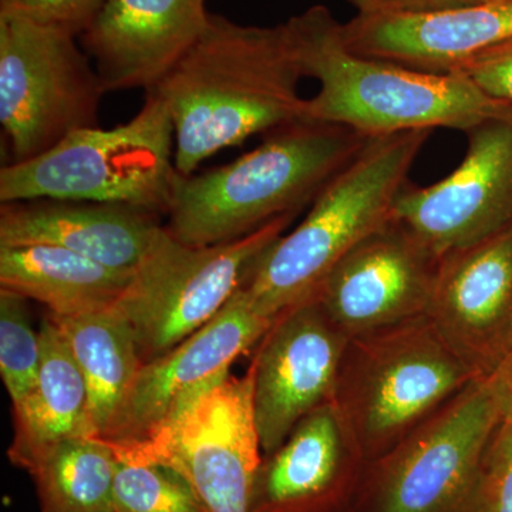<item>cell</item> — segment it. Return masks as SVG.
Listing matches in <instances>:
<instances>
[{
    "label": "cell",
    "mask_w": 512,
    "mask_h": 512,
    "mask_svg": "<svg viewBox=\"0 0 512 512\" xmlns=\"http://www.w3.org/2000/svg\"><path fill=\"white\" fill-rule=\"evenodd\" d=\"M302 74L285 25H238L221 15L150 92L170 110L175 168L183 177L255 134L303 119Z\"/></svg>",
    "instance_id": "obj_1"
},
{
    "label": "cell",
    "mask_w": 512,
    "mask_h": 512,
    "mask_svg": "<svg viewBox=\"0 0 512 512\" xmlns=\"http://www.w3.org/2000/svg\"><path fill=\"white\" fill-rule=\"evenodd\" d=\"M284 25L302 77L319 83L318 93L303 103L305 120L379 137L436 128L467 133L512 111L460 73L423 72L357 55L326 6H312Z\"/></svg>",
    "instance_id": "obj_2"
},
{
    "label": "cell",
    "mask_w": 512,
    "mask_h": 512,
    "mask_svg": "<svg viewBox=\"0 0 512 512\" xmlns=\"http://www.w3.org/2000/svg\"><path fill=\"white\" fill-rule=\"evenodd\" d=\"M370 137L299 120L222 167L178 177L167 231L190 247L235 241L289 212H301Z\"/></svg>",
    "instance_id": "obj_3"
},
{
    "label": "cell",
    "mask_w": 512,
    "mask_h": 512,
    "mask_svg": "<svg viewBox=\"0 0 512 512\" xmlns=\"http://www.w3.org/2000/svg\"><path fill=\"white\" fill-rule=\"evenodd\" d=\"M431 133L404 131L366 141L316 195L305 220L255 262L244 289L256 311L276 318L313 298L343 256L392 220Z\"/></svg>",
    "instance_id": "obj_4"
},
{
    "label": "cell",
    "mask_w": 512,
    "mask_h": 512,
    "mask_svg": "<svg viewBox=\"0 0 512 512\" xmlns=\"http://www.w3.org/2000/svg\"><path fill=\"white\" fill-rule=\"evenodd\" d=\"M476 380L429 316L352 336L333 403L367 461L383 456Z\"/></svg>",
    "instance_id": "obj_5"
},
{
    "label": "cell",
    "mask_w": 512,
    "mask_h": 512,
    "mask_svg": "<svg viewBox=\"0 0 512 512\" xmlns=\"http://www.w3.org/2000/svg\"><path fill=\"white\" fill-rule=\"evenodd\" d=\"M170 110L153 92L127 123L90 127L52 150L0 170V202L72 200L123 204L167 215L178 174Z\"/></svg>",
    "instance_id": "obj_6"
},
{
    "label": "cell",
    "mask_w": 512,
    "mask_h": 512,
    "mask_svg": "<svg viewBox=\"0 0 512 512\" xmlns=\"http://www.w3.org/2000/svg\"><path fill=\"white\" fill-rule=\"evenodd\" d=\"M503 419L493 377L473 380L367 461L356 512H471L485 451Z\"/></svg>",
    "instance_id": "obj_7"
},
{
    "label": "cell",
    "mask_w": 512,
    "mask_h": 512,
    "mask_svg": "<svg viewBox=\"0 0 512 512\" xmlns=\"http://www.w3.org/2000/svg\"><path fill=\"white\" fill-rule=\"evenodd\" d=\"M298 214L289 212L247 237L210 247L185 245L164 225L116 305L133 329L144 365L211 322Z\"/></svg>",
    "instance_id": "obj_8"
},
{
    "label": "cell",
    "mask_w": 512,
    "mask_h": 512,
    "mask_svg": "<svg viewBox=\"0 0 512 512\" xmlns=\"http://www.w3.org/2000/svg\"><path fill=\"white\" fill-rule=\"evenodd\" d=\"M103 84L76 36L0 16V123L12 161L25 163L64 138L99 126Z\"/></svg>",
    "instance_id": "obj_9"
},
{
    "label": "cell",
    "mask_w": 512,
    "mask_h": 512,
    "mask_svg": "<svg viewBox=\"0 0 512 512\" xmlns=\"http://www.w3.org/2000/svg\"><path fill=\"white\" fill-rule=\"evenodd\" d=\"M261 451L254 376L248 369L247 375L229 376L202 394L154 439L114 453L119 461L171 468L208 512H247L264 460Z\"/></svg>",
    "instance_id": "obj_10"
},
{
    "label": "cell",
    "mask_w": 512,
    "mask_h": 512,
    "mask_svg": "<svg viewBox=\"0 0 512 512\" xmlns=\"http://www.w3.org/2000/svg\"><path fill=\"white\" fill-rule=\"evenodd\" d=\"M276 318L256 311L242 286L211 322L143 366L119 419L101 440L126 450L154 439L231 376L232 365L264 338Z\"/></svg>",
    "instance_id": "obj_11"
},
{
    "label": "cell",
    "mask_w": 512,
    "mask_h": 512,
    "mask_svg": "<svg viewBox=\"0 0 512 512\" xmlns=\"http://www.w3.org/2000/svg\"><path fill=\"white\" fill-rule=\"evenodd\" d=\"M349 339L313 296L279 313L259 340L249 370L264 456L281 447L306 416L333 402Z\"/></svg>",
    "instance_id": "obj_12"
},
{
    "label": "cell",
    "mask_w": 512,
    "mask_h": 512,
    "mask_svg": "<svg viewBox=\"0 0 512 512\" xmlns=\"http://www.w3.org/2000/svg\"><path fill=\"white\" fill-rule=\"evenodd\" d=\"M466 136L458 167L427 187L407 184L394 205L393 217L441 256L512 227V111Z\"/></svg>",
    "instance_id": "obj_13"
},
{
    "label": "cell",
    "mask_w": 512,
    "mask_h": 512,
    "mask_svg": "<svg viewBox=\"0 0 512 512\" xmlns=\"http://www.w3.org/2000/svg\"><path fill=\"white\" fill-rule=\"evenodd\" d=\"M441 255L392 218L343 256L315 298L352 336L427 315Z\"/></svg>",
    "instance_id": "obj_14"
},
{
    "label": "cell",
    "mask_w": 512,
    "mask_h": 512,
    "mask_svg": "<svg viewBox=\"0 0 512 512\" xmlns=\"http://www.w3.org/2000/svg\"><path fill=\"white\" fill-rule=\"evenodd\" d=\"M427 316L476 379L512 349V227L441 256Z\"/></svg>",
    "instance_id": "obj_15"
},
{
    "label": "cell",
    "mask_w": 512,
    "mask_h": 512,
    "mask_svg": "<svg viewBox=\"0 0 512 512\" xmlns=\"http://www.w3.org/2000/svg\"><path fill=\"white\" fill-rule=\"evenodd\" d=\"M366 466L338 407L325 404L266 454L247 512H356Z\"/></svg>",
    "instance_id": "obj_16"
},
{
    "label": "cell",
    "mask_w": 512,
    "mask_h": 512,
    "mask_svg": "<svg viewBox=\"0 0 512 512\" xmlns=\"http://www.w3.org/2000/svg\"><path fill=\"white\" fill-rule=\"evenodd\" d=\"M205 0H104L80 40L104 92H150L197 42Z\"/></svg>",
    "instance_id": "obj_17"
},
{
    "label": "cell",
    "mask_w": 512,
    "mask_h": 512,
    "mask_svg": "<svg viewBox=\"0 0 512 512\" xmlns=\"http://www.w3.org/2000/svg\"><path fill=\"white\" fill-rule=\"evenodd\" d=\"M357 55L423 72H456L467 59L512 39V0L433 12L376 10L342 23Z\"/></svg>",
    "instance_id": "obj_18"
},
{
    "label": "cell",
    "mask_w": 512,
    "mask_h": 512,
    "mask_svg": "<svg viewBox=\"0 0 512 512\" xmlns=\"http://www.w3.org/2000/svg\"><path fill=\"white\" fill-rule=\"evenodd\" d=\"M158 217L143 208L104 202H2L0 247L53 245L134 272L163 231Z\"/></svg>",
    "instance_id": "obj_19"
},
{
    "label": "cell",
    "mask_w": 512,
    "mask_h": 512,
    "mask_svg": "<svg viewBox=\"0 0 512 512\" xmlns=\"http://www.w3.org/2000/svg\"><path fill=\"white\" fill-rule=\"evenodd\" d=\"M133 272L53 245L0 247V289L42 303L55 316L114 308Z\"/></svg>",
    "instance_id": "obj_20"
},
{
    "label": "cell",
    "mask_w": 512,
    "mask_h": 512,
    "mask_svg": "<svg viewBox=\"0 0 512 512\" xmlns=\"http://www.w3.org/2000/svg\"><path fill=\"white\" fill-rule=\"evenodd\" d=\"M39 333L42 363L35 389L25 402L13 407L15 437L8 456L16 467L57 441L96 437L86 380L49 313Z\"/></svg>",
    "instance_id": "obj_21"
},
{
    "label": "cell",
    "mask_w": 512,
    "mask_h": 512,
    "mask_svg": "<svg viewBox=\"0 0 512 512\" xmlns=\"http://www.w3.org/2000/svg\"><path fill=\"white\" fill-rule=\"evenodd\" d=\"M49 315L86 380L94 431L104 439L144 366L133 329L116 306L79 316Z\"/></svg>",
    "instance_id": "obj_22"
},
{
    "label": "cell",
    "mask_w": 512,
    "mask_h": 512,
    "mask_svg": "<svg viewBox=\"0 0 512 512\" xmlns=\"http://www.w3.org/2000/svg\"><path fill=\"white\" fill-rule=\"evenodd\" d=\"M116 453L97 437H70L37 450L19 468L35 483L42 512H113Z\"/></svg>",
    "instance_id": "obj_23"
},
{
    "label": "cell",
    "mask_w": 512,
    "mask_h": 512,
    "mask_svg": "<svg viewBox=\"0 0 512 512\" xmlns=\"http://www.w3.org/2000/svg\"><path fill=\"white\" fill-rule=\"evenodd\" d=\"M113 512H208L190 484L171 468L119 461L114 476Z\"/></svg>",
    "instance_id": "obj_24"
},
{
    "label": "cell",
    "mask_w": 512,
    "mask_h": 512,
    "mask_svg": "<svg viewBox=\"0 0 512 512\" xmlns=\"http://www.w3.org/2000/svg\"><path fill=\"white\" fill-rule=\"evenodd\" d=\"M26 301L0 289V375L13 407L35 389L42 363V340L30 323Z\"/></svg>",
    "instance_id": "obj_25"
},
{
    "label": "cell",
    "mask_w": 512,
    "mask_h": 512,
    "mask_svg": "<svg viewBox=\"0 0 512 512\" xmlns=\"http://www.w3.org/2000/svg\"><path fill=\"white\" fill-rule=\"evenodd\" d=\"M471 512H512V419L508 417L488 443Z\"/></svg>",
    "instance_id": "obj_26"
},
{
    "label": "cell",
    "mask_w": 512,
    "mask_h": 512,
    "mask_svg": "<svg viewBox=\"0 0 512 512\" xmlns=\"http://www.w3.org/2000/svg\"><path fill=\"white\" fill-rule=\"evenodd\" d=\"M104 0H0V16H15L80 36Z\"/></svg>",
    "instance_id": "obj_27"
},
{
    "label": "cell",
    "mask_w": 512,
    "mask_h": 512,
    "mask_svg": "<svg viewBox=\"0 0 512 512\" xmlns=\"http://www.w3.org/2000/svg\"><path fill=\"white\" fill-rule=\"evenodd\" d=\"M453 73L466 77L491 99L512 106V39L470 57Z\"/></svg>",
    "instance_id": "obj_28"
},
{
    "label": "cell",
    "mask_w": 512,
    "mask_h": 512,
    "mask_svg": "<svg viewBox=\"0 0 512 512\" xmlns=\"http://www.w3.org/2000/svg\"><path fill=\"white\" fill-rule=\"evenodd\" d=\"M379 10H394V12H433L474 5L481 0H377Z\"/></svg>",
    "instance_id": "obj_29"
},
{
    "label": "cell",
    "mask_w": 512,
    "mask_h": 512,
    "mask_svg": "<svg viewBox=\"0 0 512 512\" xmlns=\"http://www.w3.org/2000/svg\"><path fill=\"white\" fill-rule=\"evenodd\" d=\"M491 377L494 379L501 403H503L504 417L512 419V349L505 356L497 372Z\"/></svg>",
    "instance_id": "obj_30"
},
{
    "label": "cell",
    "mask_w": 512,
    "mask_h": 512,
    "mask_svg": "<svg viewBox=\"0 0 512 512\" xmlns=\"http://www.w3.org/2000/svg\"><path fill=\"white\" fill-rule=\"evenodd\" d=\"M353 6H356L359 13L376 12L379 10V2L377 0H349Z\"/></svg>",
    "instance_id": "obj_31"
},
{
    "label": "cell",
    "mask_w": 512,
    "mask_h": 512,
    "mask_svg": "<svg viewBox=\"0 0 512 512\" xmlns=\"http://www.w3.org/2000/svg\"><path fill=\"white\" fill-rule=\"evenodd\" d=\"M481 2H487V0H481Z\"/></svg>",
    "instance_id": "obj_32"
}]
</instances>
